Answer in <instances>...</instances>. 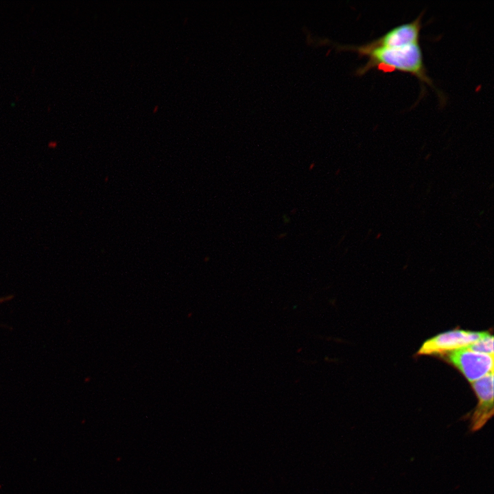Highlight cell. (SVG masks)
<instances>
[{
  "mask_svg": "<svg viewBox=\"0 0 494 494\" xmlns=\"http://www.w3.org/2000/svg\"><path fill=\"white\" fill-rule=\"evenodd\" d=\"M12 296H3V297L0 298V304L4 303L5 301H10V299H12Z\"/></svg>",
  "mask_w": 494,
  "mask_h": 494,
  "instance_id": "7",
  "label": "cell"
},
{
  "mask_svg": "<svg viewBox=\"0 0 494 494\" xmlns=\"http://www.w3.org/2000/svg\"><path fill=\"white\" fill-rule=\"evenodd\" d=\"M447 358L471 383L493 372V355L462 348L448 353Z\"/></svg>",
  "mask_w": 494,
  "mask_h": 494,
  "instance_id": "2",
  "label": "cell"
},
{
  "mask_svg": "<svg viewBox=\"0 0 494 494\" xmlns=\"http://www.w3.org/2000/svg\"><path fill=\"white\" fill-rule=\"evenodd\" d=\"M341 50H351L368 58L367 62L356 70L362 75L373 69L385 72L398 71L410 73L420 81L434 88L423 60L419 43L397 47H368L365 45H338Z\"/></svg>",
  "mask_w": 494,
  "mask_h": 494,
  "instance_id": "1",
  "label": "cell"
},
{
  "mask_svg": "<svg viewBox=\"0 0 494 494\" xmlns=\"http://www.w3.org/2000/svg\"><path fill=\"white\" fill-rule=\"evenodd\" d=\"M422 14L415 19L392 27L380 37L364 44L368 47H397L419 43Z\"/></svg>",
  "mask_w": 494,
  "mask_h": 494,
  "instance_id": "5",
  "label": "cell"
},
{
  "mask_svg": "<svg viewBox=\"0 0 494 494\" xmlns=\"http://www.w3.org/2000/svg\"><path fill=\"white\" fill-rule=\"evenodd\" d=\"M478 399V403L471 416L470 429L476 432L482 428L493 417V372L471 383Z\"/></svg>",
  "mask_w": 494,
  "mask_h": 494,
  "instance_id": "4",
  "label": "cell"
},
{
  "mask_svg": "<svg viewBox=\"0 0 494 494\" xmlns=\"http://www.w3.org/2000/svg\"><path fill=\"white\" fill-rule=\"evenodd\" d=\"M485 332L456 329L438 334L425 341L419 355L440 354L466 348L481 338Z\"/></svg>",
  "mask_w": 494,
  "mask_h": 494,
  "instance_id": "3",
  "label": "cell"
},
{
  "mask_svg": "<svg viewBox=\"0 0 494 494\" xmlns=\"http://www.w3.org/2000/svg\"><path fill=\"white\" fill-rule=\"evenodd\" d=\"M465 349L480 353L493 355V336L487 332Z\"/></svg>",
  "mask_w": 494,
  "mask_h": 494,
  "instance_id": "6",
  "label": "cell"
}]
</instances>
